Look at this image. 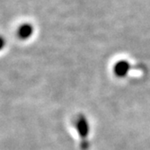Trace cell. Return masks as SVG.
<instances>
[{
    "label": "cell",
    "mask_w": 150,
    "mask_h": 150,
    "mask_svg": "<svg viewBox=\"0 0 150 150\" xmlns=\"http://www.w3.org/2000/svg\"><path fill=\"white\" fill-rule=\"evenodd\" d=\"M78 128H79L78 129L82 137H86V135L88 133V124L86 119H82L79 120Z\"/></svg>",
    "instance_id": "obj_1"
}]
</instances>
